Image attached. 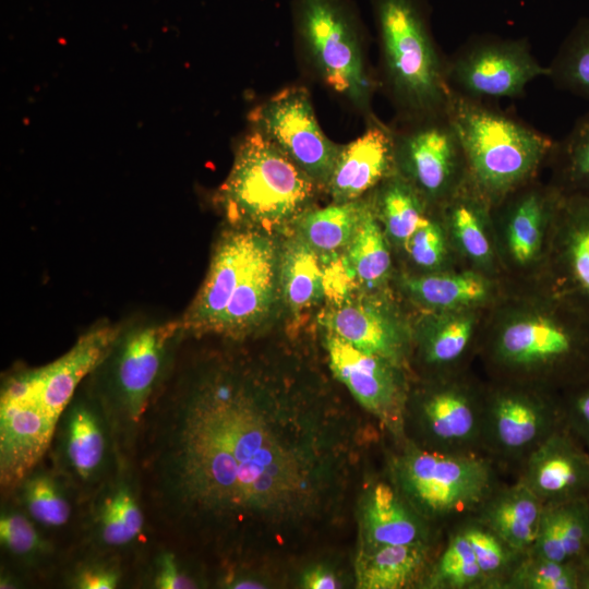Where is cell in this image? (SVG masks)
I'll list each match as a JSON object with an SVG mask.
<instances>
[{
    "label": "cell",
    "mask_w": 589,
    "mask_h": 589,
    "mask_svg": "<svg viewBox=\"0 0 589 589\" xmlns=\"http://www.w3.org/2000/svg\"><path fill=\"white\" fill-rule=\"evenodd\" d=\"M320 387L248 354L179 366L148 408L134 461L166 539L239 558L337 520L371 435Z\"/></svg>",
    "instance_id": "obj_1"
},
{
    "label": "cell",
    "mask_w": 589,
    "mask_h": 589,
    "mask_svg": "<svg viewBox=\"0 0 589 589\" xmlns=\"http://www.w3.org/2000/svg\"><path fill=\"white\" fill-rule=\"evenodd\" d=\"M119 327L99 323L83 333L69 350L53 361L39 366H15L2 375L1 496L9 494L46 459L62 412L105 356Z\"/></svg>",
    "instance_id": "obj_2"
},
{
    "label": "cell",
    "mask_w": 589,
    "mask_h": 589,
    "mask_svg": "<svg viewBox=\"0 0 589 589\" xmlns=\"http://www.w3.org/2000/svg\"><path fill=\"white\" fill-rule=\"evenodd\" d=\"M280 248L269 232L230 226L217 240L205 279L179 318L184 335L241 340L261 329L280 296Z\"/></svg>",
    "instance_id": "obj_3"
},
{
    "label": "cell",
    "mask_w": 589,
    "mask_h": 589,
    "mask_svg": "<svg viewBox=\"0 0 589 589\" xmlns=\"http://www.w3.org/2000/svg\"><path fill=\"white\" fill-rule=\"evenodd\" d=\"M184 337L179 320L120 326L83 381L107 414L121 454L129 458L134 457L146 412L171 375Z\"/></svg>",
    "instance_id": "obj_4"
},
{
    "label": "cell",
    "mask_w": 589,
    "mask_h": 589,
    "mask_svg": "<svg viewBox=\"0 0 589 589\" xmlns=\"http://www.w3.org/2000/svg\"><path fill=\"white\" fill-rule=\"evenodd\" d=\"M317 190L279 147L251 130L237 148L216 201L230 226L271 232L310 208Z\"/></svg>",
    "instance_id": "obj_5"
},
{
    "label": "cell",
    "mask_w": 589,
    "mask_h": 589,
    "mask_svg": "<svg viewBox=\"0 0 589 589\" xmlns=\"http://www.w3.org/2000/svg\"><path fill=\"white\" fill-rule=\"evenodd\" d=\"M386 84L406 119L446 111V58L434 41L425 0H372Z\"/></svg>",
    "instance_id": "obj_6"
},
{
    "label": "cell",
    "mask_w": 589,
    "mask_h": 589,
    "mask_svg": "<svg viewBox=\"0 0 589 589\" xmlns=\"http://www.w3.org/2000/svg\"><path fill=\"white\" fill-rule=\"evenodd\" d=\"M446 115L462 146L468 176L486 194H506L522 184L555 145L521 120L452 91Z\"/></svg>",
    "instance_id": "obj_7"
},
{
    "label": "cell",
    "mask_w": 589,
    "mask_h": 589,
    "mask_svg": "<svg viewBox=\"0 0 589 589\" xmlns=\"http://www.w3.org/2000/svg\"><path fill=\"white\" fill-rule=\"evenodd\" d=\"M392 461V481L432 527L472 517L498 486L485 454L431 450L406 440Z\"/></svg>",
    "instance_id": "obj_8"
},
{
    "label": "cell",
    "mask_w": 589,
    "mask_h": 589,
    "mask_svg": "<svg viewBox=\"0 0 589 589\" xmlns=\"http://www.w3.org/2000/svg\"><path fill=\"white\" fill-rule=\"evenodd\" d=\"M298 37L322 81L369 112L373 82L364 62L358 14L349 0H294Z\"/></svg>",
    "instance_id": "obj_9"
},
{
    "label": "cell",
    "mask_w": 589,
    "mask_h": 589,
    "mask_svg": "<svg viewBox=\"0 0 589 589\" xmlns=\"http://www.w3.org/2000/svg\"><path fill=\"white\" fill-rule=\"evenodd\" d=\"M123 456L107 414L82 383L57 423L46 460L83 503L113 474Z\"/></svg>",
    "instance_id": "obj_10"
},
{
    "label": "cell",
    "mask_w": 589,
    "mask_h": 589,
    "mask_svg": "<svg viewBox=\"0 0 589 589\" xmlns=\"http://www.w3.org/2000/svg\"><path fill=\"white\" fill-rule=\"evenodd\" d=\"M139 469L123 456L118 469L83 503L74 544L131 558L151 541Z\"/></svg>",
    "instance_id": "obj_11"
},
{
    "label": "cell",
    "mask_w": 589,
    "mask_h": 589,
    "mask_svg": "<svg viewBox=\"0 0 589 589\" xmlns=\"http://www.w3.org/2000/svg\"><path fill=\"white\" fill-rule=\"evenodd\" d=\"M548 74L525 39L478 36L446 58L450 91L477 100L519 97L531 81Z\"/></svg>",
    "instance_id": "obj_12"
},
{
    "label": "cell",
    "mask_w": 589,
    "mask_h": 589,
    "mask_svg": "<svg viewBox=\"0 0 589 589\" xmlns=\"http://www.w3.org/2000/svg\"><path fill=\"white\" fill-rule=\"evenodd\" d=\"M250 122L326 190L342 145L322 131L306 88L281 89L250 113Z\"/></svg>",
    "instance_id": "obj_13"
},
{
    "label": "cell",
    "mask_w": 589,
    "mask_h": 589,
    "mask_svg": "<svg viewBox=\"0 0 589 589\" xmlns=\"http://www.w3.org/2000/svg\"><path fill=\"white\" fill-rule=\"evenodd\" d=\"M324 347L334 377L382 429L397 443H404L409 397L401 366L364 352L327 330Z\"/></svg>",
    "instance_id": "obj_14"
},
{
    "label": "cell",
    "mask_w": 589,
    "mask_h": 589,
    "mask_svg": "<svg viewBox=\"0 0 589 589\" xmlns=\"http://www.w3.org/2000/svg\"><path fill=\"white\" fill-rule=\"evenodd\" d=\"M407 121V128L394 132L396 169L421 195L447 194L467 163L446 111Z\"/></svg>",
    "instance_id": "obj_15"
},
{
    "label": "cell",
    "mask_w": 589,
    "mask_h": 589,
    "mask_svg": "<svg viewBox=\"0 0 589 589\" xmlns=\"http://www.w3.org/2000/svg\"><path fill=\"white\" fill-rule=\"evenodd\" d=\"M563 425L561 407L522 393H500L484 402L482 450L495 464L520 465Z\"/></svg>",
    "instance_id": "obj_16"
},
{
    "label": "cell",
    "mask_w": 589,
    "mask_h": 589,
    "mask_svg": "<svg viewBox=\"0 0 589 589\" xmlns=\"http://www.w3.org/2000/svg\"><path fill=\"white\" fill-rule=\"evenodd\" d=\"M484 404L456 387H443L425 394L414 410L407 409L406 421L414 420L426 449L454 454H483Z\"/></svg>",
    "instance_id": "obj_17"
},
{
    "label": "cell",
    "mask_w": 589,
    "mask_h": 589,
    "mask_svg": "<svg viewBox=\"0 0 589 589\" xmlns=\"http://www.w3.org/2000/svg\"><path fill=\"white\" fill-rule=\"evenodd\" d=\"M518 481L544 506L589 500V452L563 425L520 464Z\"/></svg>",
    "instance_id": "obj_18"
},
{
    "label": "cell",
    "mask_w": 589,
    "mask_h": 589,
    "mask_svg": "<svg viewBox=\"0 0 589 589\" xmlns=\"http://www.w3.org/2000/svg\"><path fill=\"white\" fill-rule=\"evenodd\" d=\"M394 170V131L372 119L359 137L342 145L326 191L333 202L356 201Z\"/></svg>",
    "instance_id": "obj_19"
},
{
    "label": "cell",
    "mask_w": 589,
    "mask_h": 589,
    "mask_svg": "<svg viewBox=\"0 0 589 589\" xmlns=\"http://www.w3.org/2000/svg\"><path fill=\"white\" fill-rule=\"evenodd\" d=\"M2 563L35 581L55 582L69 548L45 532L11 496H1Z\"/></svg>",
    "instance_id": "obj_20"
},
{
    "label": "cell",
    "mask_w": 589,
    "mask_h": 589,
    "mask_svg": "<svg viewBox=\"0 0 589 589\" xmlns=\"http://www.w3.org/2000/svg\"><path fill=\"white\" fill-rule=\"evenodd\" d=\"M433 527L392 481L368 488L359 513V551L388 544L431 543Z\"/></svg>",
    "instance_id": "obj_21"
},
{
    "label": "cell",
    "mask_w": 589,
    "mask_h": 589,
    "mask_svg": "<svg viewBox=\"0 0 589 589\" xmlns=\"http://www.w3.org/2000/svg\"><path fill=\"white\" fill-rule=\"evenodd\" d=\"M327 330L353 347L402 365L406 340L399 326L374 301L351 296L337 304H328L320 316Z\"/></svg>",
    "instance_id": "obj_22"
},
{
    "label": "cell",
    "mask_w": 589,
    "mask_h": 589,
    "mask_svg": "<svg viewBox=\"0 0 589 589\" xmlns=\"http://www.w3.org/2000/svg\"><path fill=\"white\" fill-rule=\"evenodd\" d=\"M43 460L32 469L7 495L49 536L63 534L75 541L82 501L68 482L50 464Z\"/></svg>",
    "instance_id": "obj_23"
},
{
    "label": "cell",
    "mask_w": 589,
    "mask_h": 589,
    "mask_svg": "<svg viewBox=\"0 0 589 589\" xmlns=\"http://www.w3.org/2000/svg\"><path fill=\"white\" fill-rule=\"evenodd\" d=\"M544 505L522 483L497 486L472 516L495 532L516 552L532 549Z\"/></svg>",
    "instance_id": "obj_24"
},
{
    "label": "cell",
    "mask_w": 589,
    "mask_h": 589,
    "mask_svg": "<svg viewBox=\"0 0 589 589\" xmlns=\"http://www.w3.org/2000/svg\"><path fill=\"white\" fill-rule=\"evenodd\" d=\"M431 543L388 544L357 553L354 576L360 589H401L425 579Z\"/></svg>",
    "instance_id": "obj_25"
},
{
    "label": "cell",
    "mask_w": 589,
    "mask_h": 589,
    "mask_svg": "<svg viewBox=\"0 0 589 589\" xmlns=\"http://www.w3.org/2000/svg\"><path fill=\"white\" fill-rule=\"evenodd\" d=\"M528 554L563 563L589 557V500L545 505Z\"/></svg>",
    "instance_id": "obj_26"
},
{
    "label": "cell",
    "mask_w": 589,
    "mask_h": 589,
    "mask_svg": "<svg viewBox=\"0 0 589 589\" xmlns=\"http://www.w3.org/2000/svg\"><path fill=\"white\" fill-rule=\"evenodd\" d=\"M573 348L570 336L544 320L508 325L497 344L498 358L510 366L532 368L565 358Z\"/></svg>",
    "instance_id": "obj_27"
},
{
    "label": "cell",
    "mask_w": 589,
    "mask_h": 589,
    "mask_svg": "<svg viewBox=\"0 0 589 589\" xmlns=\"http://www.w3.org/2000/svg\"><path fill=\"white\" fill-rule=\"evenodd\" d=\"M279 283L280 296L294 315L324 299L321 256L298 233L280 248Z\"/></svg>",
    "instance_id": "obj_28"
},
{
    "label": "cell",
    "mask_w": 589,
    "mask_h": 589,
    "mask_svg": "<svg viewBox=\"0 0 589 589\" xmlns=\"http://www.w3.org/2000/svg\"><path fill=\"white\" fill-rule=\"evenodd\" d=\"M369 205L362 199L333 202L323 208H308L297 219L296 230L320 256L347 249Z\"/></svg>",
    "instance_id": "obj_29"
},
{
    "label": "cell",
    "mask_w": 589,
    "mask_h": 589,
    "mask_svg": "<svg viewBox=\"0 0 589 589\" xmlns=\"http://www.w3.org/2000/svg\"><path fill=\"white\" fill-rule=\"evenodd\" d=\"M133 558L71 546L55 582L67 589H118L131 585Z\"/></svg>",
    "instance_id": "obj_30"
},
{
    "label": "cell",
    "mask_w": 589,
    "mask_h": 589,
    "mask_svg": "<svg viewBox=\"0 0 589 589\" xmlns=\"http://www.w3.org/2000/svg\"><path fill=\"white\" fill-rule=\"evenodd\" d=\"M168 540V539H167ZM169 542H149L133 558L131 585L145 589H196L205 585L203 577Z\"/></svg>",
    "instance_id": "obj_31"
},
{
    "label": "cell",
    "mask_w": 589,
    "mask_h": 589,
    "mask_svg": "<svg viewBox=\"0 0 589 589\" xmlns=\"http://www.w3.org/2000/svg\"><path fill=\"white\" fill-rule=\"evenodd\" d=\"M346 256L363 289H375L387 277L390 255L377 220L374 203L369 202L347 247Z\"/></svg>",
    "instance_id": "obj_32"
},
{
    "label": "cell",
    "mask_w": 589,
    "mask_h": 589,
    "mask_svg": "<svg viewBox=\"0 0 589 589\" xmlns=\"http://www.w3.org/2000/svg\"><path fill=\"white\" fill-rule=\"evenodd\" d=\"M420 196L399 175H393L383 181L374 206L394 241L404 244L425 218Z\"/></svg>",
    "instance_id": "obj_33"
},
{
    "label": "cell",
    "mask_w": 589,
    "mask_h": 589,
    "mask_svg": "<svg viewBox=\"0 0 589 589\" xmlns=\"http://www.w3.org/2000/svg\"><path fill=\"white\" fill-rule=\"evenodd\" d=\"M423 584L426 588L436 589L489 588L472 549L458 527L449 534Z\"/></svg>",
    "instance_id": "obj_34"
},
{
    "label": "cell",
    "mask_w": 589,
    "mask_h": 589,
    "mask_svg": "<svg viewBox=\"0 0 589 589\" xmlns=\"http://www.w3.org/2000/svg\"><path fill=\"white\" fill-rule=\"evenodd\" d=\"M548 68L558 88L589 98V17L576 23Z\"/></svg>",
    "instance_id": "obj_35"
},
{
    "label": "cell",
    "mask_w": 589,
    "mask_h": 589,
    "mask_svg": "<svg viewBox=\"0 0 589 589\" xmlns=\"http://www.w3.org/2000/svg\"><path fill=\"white\" fill-rule=\"evenodd\" d=\"M468 540L489 588H503L525 554L516 552L495 532L474 517L458 527Z\"/></svg>",
    "instance_id": "obj_36"
},
{
    "label": "cell",
    "mask_w": 589,
    "mask_h": 589,
    "mask_svg": "<svg viewBox=\"0 0 589 589\" xmlns=\"http://www.w3.org/2000/svg\"><path fill=\"white\" fill-rule=\"evenodd\" d=\"M404 285L418 301L435 308L468 304L486 294L484 280L472 273L408 278Z\"/></svg>",
    "instance_id": "obj_37"
},
{
    "label": "cell",
    "mask_w": 589,
    "mask_h": 589,
    "mask_svg": "<svg viewBox=\"0 0 589 589\" xmlns=\"http://www.w3.org/2000/svg\"><path fill=\"white\" fill-rule=\"evenodd\" d=\"M584 585L582 568L575 562H555L525 554L503 588L579 589Z\"/></svg>",
    "instance_id": "obj_38"
},
{
    "label": "cell",
    "mask_w": 589,
    "mask_h": 589,
    "mask_svg": "<svg viewBox=\"0 0 589 589\" xmlns=\"http://www.w3.org/2000/svg\"><path fill=\"white\" fill-rule=\"evenodd\" d=\"M546 201L538 192H528L514 205L508 221V244L514 259L529 262L539 248Z\"/></svg>",
    "instance_id": "obj_39"
},
{
    "label": "cell",
    "mask_w": 589,
    "mask_h": 589,
    "mask_svg": "<svg viewBox=\"0 0 589 589\" xmlns=\"http://www.w3.org/2000/svg\"><path fill=\"white\" fill-rule=\"evenodd\" d=\"M472 334L469 318H456L443 324L424 342V359L432 365H446L465 352Z\"/></svg>",
    "instance_id": "obj_40"
},
{
    "label": "cell",
    "mask_w": 589,
    "mask_h": 589,
    "mask_svg": "<svg viewBox=\"0 0 589 589\" xmlns=\"http://www.w3.org/2000/svg\"><path fill=\"white\" fill-rule=\"evenodd\" d=\"M450 221L462 249L476 260L490 254V244L484 235L477 205L466 200L457 201L450 211Z\"/></svg>",
    "instance_id": "obj_41"
},
{
    "label": "cell",
    "mask_w": 589,
    "mask_h": 589,
    "mask_svg": "<svg viewBox=\"0 0 589 589\" xmlns=\"http://www.w3.org/2000/svg\"><path fill=\"white\" fill-rule=\"evenodd\" d=\"M566 164L570 178L578 183L589 184V111L580 117L565 139L554 145Z\"/></svg>",
    "instance_id": "obj_42"
},
{
    "label": "cell",
    "mask_w": 589,
    "mask_h": 589,
    "mask_svg": "<svg viewBox=\"0 0 589 589\" xmlns=\"http://www.w3.org/2000/svg\"><path fill=\"white\" fill-rule=\"evenodd\" d=\"M410 259L419 266L432 268L444 256V238L440 226L425 217L402 244Z\"/></svg>",
    "instance_id": "obj_43"
},
{
    "label": "cell",
    "mask_w": 589,
    "mask_h": 589,
    "mask_svg": "<svg viewBox=\"0 0 589 589\" xmlns=\"http://www.w3.org/2000/svg\"><path fill=\"white\" fill-rule=\"evenodd\" d=\"M323 263L324 299L328 304H337L354 294L360 286L346 254L321 256Z\"/></svg>",
    "instance_id": "obj_44"
},
{
    "label": "cell",
    "mask_w": 589,
    "mask_h": 589,
    "mask_svg": "<svg viewBox=\"0 0 589 589\" xmlns=\"http://www.w3.org/2000/svg\"><path fill=\"white\" fill-rule=\"evenodd\" d=\"M562 410L565 426L589 450V389L572 398Z\"/></svg>",
    "instance_id": "obj_45"
},
{
    "label": "cell",
    "mask_w": 589,
    "mask_h": 589,
    "mask_svg": "<svg viewBox=\"0 0 589 589\" xmlns=\"http://www.w3.org/2000/svg\"><path fill=\"white\" fill-rule=\"evenodd\" d=\"M573 266L580 285L589 291V226L579 230L572 248Z\"/></svg>",
    "instance_id": "obj_46"
},
{
    "label": "cell",
    "mask_w": 589,
    "mask_h": 589,
    "mask_svg": "<svg viewBox=\"0 0 589 589\" xmlns=\"http://www.w3.org/2000/svg\"><path fill=\"white\" fill-rule=\"evenodd\" d=\"M301 587L305 589H335L340 588L341 582L330 569L318 565L309 568L302 575Z\"/></svg>",
    "instance_id": "obj_47"
},
{
    "label": "cell",
    "mask_w": 589,
    "mask_h": 589,
    "mask_svg": "<svg viewBox=\"0 0 589 589\" xmlns=\"http://www.w3.org/2000/svg\"><path fill=\"white\" fill-rule=\"evenodd\" d=\"M33 584L22 574L4 565L0 568V589L28 588Z\"/></svg>",
    "instance_id": "obj_48"
},
{
    "label": "cell",
    "mask_w": 589,
    "mask_h": 589,
    "mask_svg": "<svg viewBox=\"0 0 589 589\" xmlns=\"http://www.w3.org/2000/svg\"><path fill=\"white\" fill-rule=\"evenodd\" d=\"M589 452V450H588Z\"/></svg>",
    "instance_id": "obj_49"
}]
</instances>
